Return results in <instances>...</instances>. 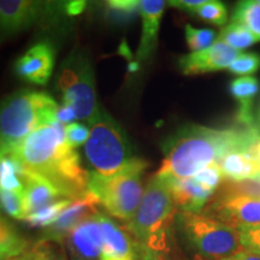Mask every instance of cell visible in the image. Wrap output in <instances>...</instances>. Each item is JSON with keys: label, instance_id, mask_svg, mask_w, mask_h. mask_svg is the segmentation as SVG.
Instances as JSON below:
<instances>
[{"label": "cell", "instance_id": "6da1fadb", "mask_svg": "<svg viewBox=\"0 0 260 260\" xmlns=\"http://www.w3.org/2000/svg\"><path fill=\"white\" fill-rule=\"evenodd\" d=\"M24 170L53 184L65 199L75 200L87 193L89 171L65 136V126L54 122L29 134L9 152Z\"/></svg>", "mask_w": 260, "mask_h": 260}, {"label": "cell", "instance_id": "7a4b0ae2", "mask_svg": "<svg viewBox=\"0 0 260 260\" xmlns=\"http://www.w3.org/2000/svg\"><path fill=\"white\" fill-rule=\"evenodd\" d=\"M256 126L243 129H212L187 125L162 146L164 159L157 174L174 178H193L198 172L218 161L229 152L242 149L258 135Z\"/></svg>", "mask_w": 260, "mask_h": 260}, {"label": "cell", "instance_id": "3957f363", "mask_svg": "<svg viewBox=\"0 0 260 260\" xmlns=\"http://www.w3.org/2000/svg\"><path fill=\"white\" fill-rule=\"evenodd\" d=\"M176 214L177 206L167 180L155 174L147 183L135 214L126 222L138 260H177L172 245Z\"/></svg>", "mask_w": 260, "mask_h": 260}, {"label": "cell", "instance_id": "277c9868", "mask_svg": "<svg viewBox=\"0 0 260 260\" xmlns=\"http://www.w3.org/2000/svg\"><path fill=\"white\" fill-rule=\"evenodd\" d=\"M58 104L50 94L21 89L0 100V140L3 154L9 153L29 134L56 122Z\"/></svg>", "mask_w": 260, "mask_h": 260}, {"label": "cell", "instance_id": "5b68a950", "mask_svg": "<svg viewBox=\"0 0 260 260\" xmlns=\"http://www.w3.org/2000/svg\"><path fill=\"white\" fill-rule=\"evenodd\" d=\"M175 226L198 259L220 260L245 251L239 230L204 213L177 212Z\"/></svg>", "mask_w": 260, "mask_h": 260}, {"label": "cell", "instance_id": "8992f818", "mask_svg": "<svg viewBox=\"0 0 260 260\" xmlns=\"http://www.w3.org/2000/svg\"><path fill=\"white\" fill-rule=\"evenodd\" d=\"M146 168L147 162L138 158L124 170L110 176L89 171L87 190L110 216L129 222L144 197L141 177Z\"/></svg>", "mask_w": 260, "mask_h": 260}, {"label": "cell", "instance_id": "52a82bcc", "mask_svg": "<svg viewBox=\"0 0 260 260\" xmlns=\"http://www.w3.org/2000/svg\"><path fill=\"white\" fill-rule=\"evenodd\" d=\"M89 130V139L84 144V154L98 174L115 175L138 159L134 157L125 132L106 111L100 109Z\"/></svg>", "mask_w": 260, "mask_h": 260}, {"label": "cell", "instance_id": "ba28073f", "mask_svg": "<svg viewBox=\"0 0 260 260\" xmlns=\"http://www.w3.org/2000/svg\"><path fill=\"white\" fill-rule=\"evenodd\" d=\"M58 88L63 104L73 107L79 121L92 125L100 112L95 80L89 58L81 51H73L65 58L58 73Z\"/></svg>", "mask_w": 260, "mask_h": 260}, {"label": "cell", "instance_id": "9c48e42d", "mask_svg": "<svg viewBox=\"0 0 260 260\" xmlns=\"http://www.w3.org/2000/svg\"><path fill=\"white\" fill-rule=\"evenodd\" d=\"M201 213L237 230L254 226L260 224V199L214 193Z\"/></svg>", "mask_w": 260, "mask_h": 260}, {"label": "cell", "instance_id": "30bf717a", "mask_svg": "<svg viewBox=\"0 0 260 260\" xmlns=\"http://www.w3.org/2000/svg\"><path fill=\"white\" fill-rule=\"evenodd\" d=\"M58 5L31 0H0V37L6 38L27 30L52 15Z\"/></svg>", "mask_w": 260, "mask_h": 260}, {"label": "cell", "instance_id": "8fae6325", "mask_svg": "<svg viewBox=\"0 0 260 260\" xmlns=\"http://www.w3.org/2000/svg\"><path fill=\"white\" fill-rule=\"evenodd\" d=\"M65 242L73 260H103V213L98 211L77 224L67 236Z\"/></svg>", "mask_w": 260, "mask_h": 260}, {"label": "cell", "instance_id": "7c38bea8", "mask_svg": "<svg viewBox=\"0 0 260 260\" xmlns=\"http://www.w3.org/2000/svg\"><path fill=\"white\" fill-rule=\"evenodd\" d=\"M98 206L100 205L98 203L96 198L87 190V193L82 197L73 200V203L59 214L56 222L45 229L39 242H63V240L67 239L69 233L77 224H80L87 217L98 212Z\"/></svg>", "mask_w": 260, "mask_h": 260}, {"label": "cell", "instance_id": "4fadbf2b", "mask_svg": "<svg viewBox=\"0 0 260 260\" xmlns=\"http://www.w3.org/2000/svg\"><path fill=\"white\" fill-rule=\"evenodd\" d=\"M56 53L48 42L35 45L15 63V74L25 82L45 86L53 73Z\"/></svg>", "mask_w": 260, "mask_h": 260}, {"label": "cell", "instance_id": "5bb4252c", "mask_svg": "<svg viewBox=\"0 0 260 260\" xmlns=\"http://www.w3.org/2000/svg\"><path fill=\"white\" fill-rule=\"evenodd\" d=\"M241 53L223 42L216 41L212 46L199 52L184 54L178 60L184 75H200L212 71L226 70Z\"/></svg>", "mask_w": 260, "mask_h": 260}, {"label": "cell", "instance_id": "9a60e30c", "mask_svg": "<svg viewBox=\"0 0 260 260\" xmlns=\"http://www.w3.org/2000/svg\"><path fill=\"white\" fill-rule=\"evenodd\" d=\"M162 177L167 180L175 204L181 212L201 213L214 195V191L200 186L194 178Z\"/></svg>", "mask_w": 260, "mask_h": 260}, {"label": "cell", "instance_id": "2e32d148", "mask_svg": "<svg viewBox=\"0 0 260 260\" xmlns=\"http://www.w3.org/2000/svg\"><path fill=\"white\" fill-rule=\"evenodd\" d=\"M167 3L161 0L140 2V15L142 18V35L136 52L138 63L146 61L154 53L158 44V32Z\"/></svg>", "mask_w": 260, "mask_h": 260}, {"label": "cell", "instance_id": "e0dca14e", "mask_svg": "<svg viewBox=\"0 0 260 260\" xmlns=\"http://www.w3.org/2000/svg\"><path fill=\"white\" fill-rule=\"evenodd\" d=\"M21 178L23 182L27 216L41 207L47 206L60 199H65L60 191L47 180L39 175L31 174L22 168ZM24 220V219H23Z\"/></svg>", "mask_w": 260, "mask_h": 260}, {"label": "cell", "instance_id": "ac0fdd59", "mask_svg": "<svg viewBox=\"0 0 260 260\" xmlns=\"http://www.w3.org/2000/svg\"><path fill=\"white\" fill-rule=\"evenodd\" d=\"M259 90V82L255 77L242 76L230 84V92L239 104L237 119L245 126H254L252 117L253 100Z\"/></svg>", "mask_w": 260, "mask_h": 260}, {"label": "cell", "instance_id": "d6986e66", "mask_svg": "<svg viewBox=\"0 0 260 260\" xmlns=\"http://www.w3.org/2000/svg\"><path fill=\"white\" fill-rule=\"evenodd\" d=\"M218 167L225 181L246 180L260 172L251 154L242 149H236L224 155L218 161Z\"/></svg>", "mask_w": 260, "mask_h": 260}, {"label": "cell", "instance_id": "ffe728a7", "mask_svg": "<svg viewBox=\"0 0 260 260\" xmlns=\"http://www.w3.org/2000/svg\"><path fill=\"white\" fill-rule=\"evenodd\" d=\"M28 242L16 228L0 216V260H12L27 252Z\"/></svg>", "mask_w": 260, "mask_h": 260}, {"label": "cell", "instance_id": "44dd1931", "mask_svg": "<svg viewBox=\"0 0 260 260\" xmlns=\"http://www.w3.org/2000/svg\"><path fill=\"white\" fill-rule=\"evenodd\" d=\"M140 14L138 0H111L104 4V15L112 24H128Z\"/></svg>", "mask_w": 260, "mask_h": 260}, {"label": "cell", "instance_id": "7402d4cb", "mask_svg": "<svg viewBox=\"0 0 260 260\" xmlns=\"http://www.w3.org/2000/svg\"><path fill=\"white\" fill-rule=\"evenodd\" d=\"M223 44L228 45L229 47L234 48V50L241 52L245 48H248L253 46L255 42H258V38L254 37L248 29L243 27V25L239 23H234L230 22L225 27H223L222 30L219 31L217 40Z\"/></svg>", "mask_w": 260, "mask_h": 260}, {"label": "cell", "instance_id": "603a6c76", "mask_svg": "<svg viewBox=\"0 0 260 260\" xmlns=\"http://www.w3.org/2000/svg\"><path fill=\"white\" fill-rule=\"evenodd\" d=\"M232 22L248 29L260 41V3L259 0H246L237 3Z\"/></svg>", "mask_w": 260, "mask_h": 260}, {"label": "cell", "instance_id": "cb8c5ba5", "mask_svg": "<svg viewBox=\"0 0 260 260\" xmlns=\"http://www.w3.org/2000/svg\"><path fill=\"white\" fill-rule=\"evenodd\" d=\"M73 203L70 199H60L47 206L41 207L34 212L29 213L24 218V222L32 228H48L56 222L59 214Z\"/></svg>", "mask_w": 260, "mask_h": 260}, {"label": "cell", "instance_id": "d4e9b609", "mask_svg": "<svg viewBox=\"0 0 260 260\" xmlns=\"http://www.w3.org/2000/svg\"><path fill=\"white\" fill-rule=\"evenodd\" d=\"M216 193L260 199V172L254 175V176L241 181L223 180L222 184H220Z\"/></svg>", "mask_w": 260, "mask_h": 260}, {"label": "cell", "instance_id": "484cf974", "mask_svg": "<svg viewBox=\"0 0 260 260\" xmlns=\"http://www.w3.org/2000/svg\"><path fill=\"white\" fill-rule=\"evenodd\" d=\"M0 211L11 218L23 220L27 217L24 190H6L0 188Z\"/></svg>", "mask_w": 260, "mask_h": 260}, {"label": "cell", "instance_id": "4316f807", "mask_svg": "<svg viewBox=\"0 0 260 260\" xmlns=\"http://www.w3.org/2000/svg\"><path fill=\"white\" fill-rule=\"evenodd\" d=\"M193 14L197 15L203 21L218 25V27H225L228 18H229L226 6L223 3L217 2V0L205 2L200 8L195 10Z\"/></svg>", "mask_w": 260, "mask_h": 260}, {"label": "cell", "instance_id": "83f0119b", "mask_svg": "<svg viewBox=\"0 0 260 260\" xmlns=\"http://www.w3.org/2000/svg\"><path fill=\"white\" fill-rule=\"evenodd\" d=\"M184 34H186L187 45L191 52L206 50L212 46L217 40L216 32L211 29H198L191 27L190 24L186 25Z\"/></svg>", "mask_w": 260, "mask_h": 260}, {"label": "cell", "instance_id": "f1b7e54d", "mask_svg": "<svg viewBox=\"0 0 260 260\" xmlns=\"http://www.w3.org/2000/svg\"><path fill=\"white\" fill-rule=\"evenodd\" d=\"M260 69V54L255 52H241L239 57L228 68L232 74L242 76H251Z\"/></svg>", "mask_w": 260, "mask_h": 260}, {"label": "cell", "instance_id": "f546056e", "mask_svg": "<svg viewBox=\"0 0 260 260\" xmlns=\"http://www.w3.org/2000/svg\"><path fill=\"white\" fill-rule=\"evenodd\" d=\"M193 178L200 186H203L211 191H214V193L218 190V188L224 180L218 164H212L210 167L205 168L204 170L198 172Z\"/></svg>", "mask_w": 260, "mask_h": 260}, {"label": "cell", "instance_id": "4dcf8cb0", "mask_svg": "<svg viewBox=\"0 0 260 260\" xmlns=\"http://www.w3.org/2000/svg\"><path fill=\"white\" fill-rule=\"evenodd\" d=\"M90 130L88 126L83 123L74 122L71 124L65 126V136H67V141L69 142L71 147L77 148L83 144H86L87 140L89 139Z\"/></svg>", "mask_w": 260, "mask_h": 260}, {"label": "cell", "instance_id": "1f68e13d", "mask_svg": "<svg viewBox=\"0 0 260 260\" xmlns=\"http://www.w3.org/2000/svg\"><path fill=\"white\" fill-rule=\"evenodd\" d=\"M241 243L245 251L260 255V224L239 229Z\"/></svg>", "mask_w": 260, "mask_h": 260}, {"label": "cell", "instance_id": "d6a6232c", "mask_svg": "<svg viewBox=\"0 0 260 260\" xmlns=\"http://www.w3.org/2000/svg\"><path fill=\"white\" fill-rule=\"evenodd\" d=\"M77 119L76 117V112L73 107L68 106V105H61L58 107L57 112H56V122L60 123V124H71L74 123L73 121Z\"/></svg>", "mask_w": 260, "mask_h": 260}, {"label": "cell", "instance_id": "836d02e7", "mask_svg": "<svg viewBox=\"0 0 260 260\" xmlns=\"http://www.w3.org/2000/svg\"><path fill=\"white\" fill-rule=\"evenodd\" d=\"M204 3L205 0H174V2H169L168 4L172 6V8L183 10V11L193 14L195 10L200 8Z\"/></svg>", "mask_w": 260, "mask_h": 260}, {"label": "cell", "instance_id": "e575fe53", "mask_svg": "<svg viewBox=\"0 0 260 260\" xmlns=\"http://www.w3.org/2000/svg\"><path fill=\"white\" fill-rule=\"evenodd\" d=\"M86 2H68L64 4V12L69 16H77L86 9Z\"/></svg>", "mask_w": 260, "mask_h": 260}, {"label": "cell", "instance_id": "d590c367", "mask_svg": "<svg viewBox=\"0 0 260 260\" xmlns=\"http://www.w3.org/2000/svg\"><path fill=\"white\" fill-rule=\"evenodd\" d=\"M247 152L251 154V157L253 158V160H254L260 171V133H258V135L255 136L254 140L251 142V145L248 146Z\"/></svg>", "mask_w": 260, "mask_h": 260}, {"label": "cell", "instance_id": "8d00e7d4", "mask_svg": "<svg viewBox=\"0 0 260 260\" xmlns=\"http://www.w3.org/2000/svg\"><path fill=\"white\" fill-rule=\"evenodd\" d=\"M194 260H201V259L194 258ZM220 260H260V255H256L254 253H251V252L242 251V252L236 253V254H234L232 256H228V258H224Z\"/></svg>", "mask_w": 260, "mask_h": 260}, {"label": "cell", "instance_id": "74e56055", "mask_svg": "<svg viewBox=\"0 0 260 260\" xmlns=\"http://www.w3.org/2000/svg\"><path fill=\"white\" fill-rule=\"evenodd\" d=\"M0 155H3V145H2V140H0Z\"/></svg>", "mask_w": 260, "mask_h": 260}, {"label": "cell", "instance_id": "f35d334b", "mask_svg": "<svg viewBox=\"0 0 260 260\" xmlns=\"http://www.w3.org/2000/svg\"><path fill=\"white\" fill-rule=\"evenodd\" d=\"M259 3H260V0H259Z\"/></svg>", "mask_w": 260, "mask_h": 260}, {"label": "cell", "instance_id": "ab89813d", "mask_svg": "<svg viewBox=\"0 0 260 260\" xmlns=\"http://www.w3.org/2000/svg\"><path fill=\"white\" fill-rule=\"evenodd\" d=\"M177 260H180V259H177Z\"/></svg>", "mask_w": 260, "mask_h": 260}]
</instances>
